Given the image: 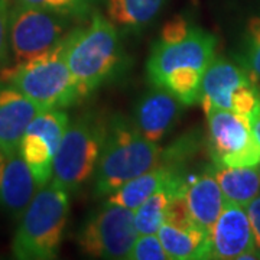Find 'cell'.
I'll return each mask as SVG.
<instances>
[{
	"label": "cell",
	"instance_id": "obj_20",
	"mask_svg": "<svg viewBox=\"0 0 260 260\" xmlns=\"http://www.w3.org/2000/svg\"><path fill=\"white\" fill-rule=\"evenodd\" d=\"M188 178L185 175L175 178L167 185L159 188L153 195L135 210V227L139 234H155L165 221V215L171 200L177 192L184 191Z\"/></svg>",
	"mask_w": 260,
	"mask_h": 260
},
{
	"label": "cell",
	"instance_id": "obj_22",
	"mask_svg": "<svg viewBox=\"0 0 260 260\" xmlns=\"http://www.w3.org/2000/svg\"><path fill=\"white\" fill-rule=\"evenodd\" d=\"M18 3L54 12L67 18L83 19L91 15L97 0H18Z\"/></svg>",
	"mask_w": 260,
	"mask_h": 260
},
{
	"label": "cell",
	"instance_id": "obj_23",
	"mask_svg": "<svg viewBox=\"0 0 260 260\" xmlns=\"http://www.w3.org/2000/svg\"><path fill=\"white\" fill-rule=\"evenodd\" d=\"M129 260H169L164 249L158 233L155 234H139L130 250Z\"/></svg>",
	"mask_w": 260,
	"mask_h": 260
},
{
	"label": "cell",
	"instance_id": "obj_21",
	"mask_svg": "<svg viewBox=\"0 0 260 260\" xmlns=\"http://www.w3.org/2000/svg\"><path fill=\"white\" fill-rule=\"evenodd\" d=\"M168 0H107V16L114 25L140 29L149 25Z\"/></svg>",
	"mask_w": 260,
	"mask_h": 260
},
{
	"label": "cell",
	"instance_id": "obj_5",
	"mask_svg": "<svg viewBox=\"0 0 260 260\" xmlns=\"http://www.w3.org/2000/svg\"><path fill=\"white\" fill-rule=\"evenodd\" d=\"M0 80L16 87L44 110H64L83 99L67 64L64 39L34 59L2 68Z\"/></svg>",
	"mask_w": 260,
	"mask_h": 260
},
{
	"label": "cell",
	"instance_id": "obj_6",
	"mask_svg": "<svg viewBox=\"0 0 260 260\" xmlns=\"http://www.w3.org/2000/svg\"><path fill=\"white\" fill-rule=\"evenodd\" d=\"M106 126L81 117L68 126L56 152L52 182L68 192H75L95 174L100 159Z\"/></svg>",
	"mask_w": 260,
	"mask_h": 260
},
{
	"label": "cell",
	"instance_id": "obj_1",
	"mask_svg": "<svg viewBox=\"0 0 260 260\" xmlns=\"http://www.w3.org/2000/svg\"><path fill=\"white\" fill-rule=\"evenodd\" d=\"M215 48L217 38L194 25L181 41H158L146 64L149 81L174 94L184 106H192L200 102L203 75L215 56Z\"/></svg>",
	"mask_w": 260,
	"mask_h": 260
},
{
	"label": "cell",
	"instance_id": "obj_10",
	"mask_svg": "<svg viewBox=\"0 0 260 260\" xmlns=\"http://www.w3.org/2000/svg\"><path fill=\"white\" fill-rule=\"evenodd\" d=\"M68 126L70 119L62 109L42 110L30 121L20 140L19 153L28 164L39 188L52 179L54 159Z\"/></svg>",
	"mask_w": 260,
	"mask_h": 260
},
{
	"label": "cell",
	"instance_id": "obj_13",
	"mask_svg": "<svg viewBox=\"0 0 260 260\" xmlns=\"http://www.w3.org/2000/svg\"><path fill=\"white\" fill-rule=\"evenodd\" d=\"M42 110L16 87L0 80V149L5 155L18 152L30 121Z\"/></svg>",
	"mask_w": 260,
	"mask_h": 260
},
{
	"label": "cell",
	"instance_id": "obj_28",
	"mask_svg": "<svg viewBox=\"0 0 260 260\" xmlns=\"http://www.w3.org/2000/svg\"><path fill=\"white\" fill-rule=\"evenodd\" d=\"M251 123V130H253V135H254V138L257 139L260 145V113L259 114H256L253 119L250 120Z\"/></svg>",
	"mask_w": 260,
	"mask_h": 260
},
{
	"label": "cell",
	"instance_id": "obj_29",
	"mask_svg": "<svg viewBox=\"0 0 260 260\" xmlns=\"http://www.w3.org/2000/svg\"><path fill=\"white\" fill-rule=\"evenodd\" d=\"M3 158H5V153H3V150L0 149V162L3 160Z\"/></svg>",
	"mask_w": 260,
	"mask_h": 260
},
{
	"label": "cell",
	"instance_id": "obj_26",
	"mask_svg": "<svg viewBox=\"0 0 260 260\" xmlns=\"http://www.w3.org/2000/svg\"><path fill=\"white\" fill-rule=\"evenodd\" d=\"M191 28H192V25H189L184 18H174L164 25V28L160 30L159 41H164V42L181 41L189 34Z\"/></svg>",
	"mask_w": 260,
	"mask_h": 260
},
{
	"label": "cell",
	"instance_id": "obj_16",
	"mask_svg": "<svg viewBox=\"0 0 260 260\" xmlns=\"http://www.w3.org/2000/svg\"><path fill=\"white\" fill-rule=\"evenodd\" d=\"M184 198L192 221L210 236L214 223L223 211L225 198L208 168L203 174L186 179Z\"/></svg>",
	"mask_w": 260,
	"mask_h": 260
},
{
	"label": "cell",
	"instance_id": "obj_24",
	"mask_svg": "<svg viewBox=\"0 0 260 260\" xmlns=\"http://www.w3.org/2000/svg\"><path fill=\"white\" fill-rule=\"evenodd\" d=\"M244 58L251 73L260 80V16L251 18L247 23Z\"/></svg>",
	"mask_w": 260,
	"mask_h": 260
},
{
	"label": "cell",
	"instance_id": "obj_8",
	"mask_svg": "<svg viewBox=\"0 0 260 260\" xmlns=\"http://www.w3.org/2000/svg\"><path fill=\"white\" fill-rule=\"evenodd\" d=\"M138 236L135 210L107 203L84 224L78 246L95 259H127Z\"/></svg>",
	"mask_w": 260,
	"mask_h": 260
},
{
	"label": "cell",
	"instance_id": "obj_4",
	"mask_svg": "<svg viewBox=\"0 0 260 260\" xmlns=\"http://www.w3.org/2000/svg\"><path fill=\"white\" fill-rule=\"evenodd\" d=\"M64 51L84 99L114 74L121 59L120 37L110 19L94 13L87 26L65 35Z\"/></svg>",
	"mask_w": 260,
	"mask_h": 260
},
{
	"label": "cell",
	"instance_id": "obj_3",
	"mask_svg": "<svg viewBox=\"0 0 260 260\" xmlns=\"http://www.w3.org/2000/svg\"><path fill=\"white\" fill-rule=\"evenodd\" d=\"M70 215V192L55 182L38 189L20 215L12 240V253L19 260H51L59 253Z\"/></svg>",
	"mask_w": 260,
	"mask_h": 260
},
{
	"label": "cell",
	"instance_id": "obj_19",
	"mask_svg": "<svg viewBox=\"0 0 260 260\" xmlns=\"http://www.w3.org/2000/svg\"><path fill=\"white\" fill-rule=\"evenodd\" d=\"M218 185L223 191L224 198L229 203L246 205L260 194V178L257 167H223L213 164L208 167Z\"/></svg>",
	"mask_w": 260,
	"mask_h": 260
},
{
	"label": "cell",
	"instance_id": "obj_11",
	"mask_svg": "<svg viewBox=\"0 0 260 260\" xmlns=\"http://www.w3.org/2000/svg\"><path fill=\"white\" fill-rule=\"evenodd\" d=\"M210 242V259H240L244 253L254 251L246 207L225 201L223 211L213 225Z\"/></svg>",
	"mask_w": 260,
	"mask_h": 260
},
{
	"label": "cell",
	"instance_id": "obj_27",
	"mask_svg": "<svg viewBox=\"0 0 260 260\" xmlns=\"http://www.w3.org/2000/svg\"><path fill=\"white\" fill-rule=\"evenodd\" d=\"M246 211H247L251 233H253L254 250L259 254L260 259V194L256 198H253L250 203L246 205Z\"/></svg>",
	"mask_w": 260,
	"mask_h": 260
},
{
	"label": "cell",
	"instance_id": "obj_9",
	"mask_svg": "<svg viewBox=\"0 0 260 260\" xmlns=\"http://www.w3.org/2000/svg\"><path fill=\"white\" fill-rule=\"evenodd\" d=\"M205 116L213 164L236 168L259 167L260 145L247 117L233 110H211Z\"/></svg>",
	"mask_w": 260,
	"mask_h": 260
},
{
	"label": "cell",
	"instance_id": "obj_30",
	"mask_svg": "<svg viewBox=\"0 0 260 260\" xmlns=\"http://www.w3.org/2000/svg\"><path fill=\"white\" fill-rule=\"evenodd\" d=\"M257 169H259V178H260V165H259V167H257Z\"/></svg>",
	"mask_w": 260,
	"mask_h": 260
},
{
	"label": "cell",
	"instance_id": "obj_7",
	"mask_svg": "<svg viewBox=\"0 0 260 260\" xmlns=\"http://www.w3.org/2000/svg\"><path fill=\"white\" fill-rule=\"evenodd\" d=\"M68 18L18 3L9 12V48L16 64L56 47L67 35Z\"/></svg>",
	"mask_w": 260,
	"mask_h": 260
},
{
	"label": "cell",
	"instance_id": "obj_25",
	"mask_svg": "<svg viewBox=\"0 0 260 260\" xmlns=\"http://www.w3.org/2000/svg\"><path fill=\"white\" fill-rule=\"evenodd\" d=\"M9 0H0V68L9 61Z\"/></svg>",
	"mask_w": 260,
	"mask_h": 260
},
{
	"label": "cell",
	"instance_id": "obj_15",
	"mask_svg": "<svg viewBox=\"0 0 260 260\" xmlns=\"http://www.w3.org/2000/svg\"><path fill=\"white\" fill-rule=\"evenodd\" d=\"M38 189L37 179L19 150L5 155L0 162V208L22 215Z\"/></svg>",
	"mask_w": 260,
	"mask_h": 260
},
{
	"label": "cell",
	"instance_id": "obj_18",
	"mask_svg": "<svg viewBox=\"0 0 260 260\" xmlns=\"http://www.w3.org/2000/svg\"><path fill=\"white\" fill-rule=\"evenodd\" d=\"M158 236L169 259H210V236L195 224L189 227H181L164 223L158 230Z\"/></svg>",
	"mask_w": 260,
	"mask_h": 260
},
{
	"label": "cell",
	"instance_id": "obj_14",
	"mask_svg": "<svg viewBox=\"0 0 260 260\" xmlns=\"http://www.w3.org/2000/svg\"><path fill=\"white\" fill-rule=\"evenodd\" d=\"M250 81L242 67L215 55L203 75L198 103L205 114L211 110H232L234 93Z\"/></svg>",
	"mask_w": 260,
	"mask_h": 260
},
{
	"label": "cell",
	"instance_id": "obj_2",
	"mask_svg": "<svg viewBox=\"0 0 260 260\" xmlns=\"http://www.w3.org/2000/svg\"><path fill=\"white\" fill-rule=\"evenodd\" d=\"M160 160L162 149L158 143L146 139L132 120L114 116L106 126L95 168V194L109 197L133 178L160 165Z\"/></svg>",
	"mask_w": 260,
	"mask_h": 260
},
{
	"label": "cell",
	"instance_id": "obj_17",
	"mask_svg": "<svg viewBox=\"0 0 260 260\" xmlns=\"http://www.w3.org/2000/svg\"><path fill=\"white\" fill-rule=\"evenodd\" d=\"M182 175H184L182 169L160 164L139 177L133 178L132 181L120 186L117 191L112 192L107 197V203L121 205L130 210H136L150 195L155 194L159 188H162L164 185H167L168 182Z\"/></svg>",
	"mask_w": 260,
	"mask_h": 260
},
{
	"label": "cell",
	"instance_id": "obj_12",
	"mask_svg": "<svg viewBox=\"0 0 260 260\" xmlns=\"http://www.w3.org/2000/svg\"><path fill=\"white\" fill-rule=\"evenodd\" d=\"M182 109L184 104L174 94L155 87L140 97L132 121L146 139L158 143L175 126Z\"/></svg>",
	"mask_w": 260,
	"mask_h": 260
}]
</instances>
